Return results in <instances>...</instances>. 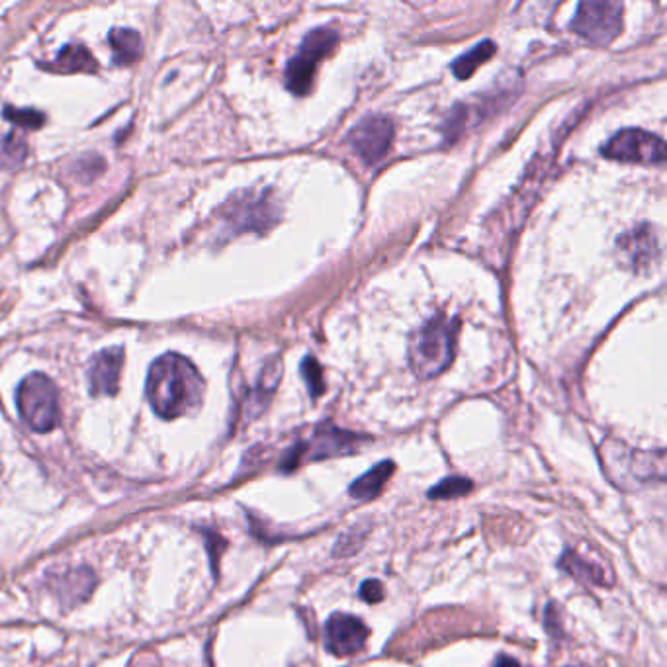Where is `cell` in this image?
<instances>
[{
  "mask_svg": "<svg viewBox=\"0 0 667 667\" xmlns=\"http://www.w3.org/2000/svg\"><path fill=\"white\" fill-rule=\"evenodd\" d=\"M206 382L198 368L178 353L159 356L147 374L145 394L163 419H178L202 407Z\"/></svg>",
  "mask_w": 667,
  "mask_h": 667,
  "instance_id": "6da1fadb",
  "label": "cell"
},
{
  "mask_svg": "<svg viewBox=\"0 0 667 667\" xmlns=\"http://www.w3.org/2000/svg\"><path fill=\"white\" fill-rule=\"evenodd\" d=\"M364 443H368V437L356 435L347 429H339L333 423L325 421L313 427L310 437L298 441L282 454L278 470L282 474H292L306 462L351 456L358 452Z\"/></svg>",
  "mask_w": 667,
  "mask_h": 667,
  "instance_id": "7a4b0ae2",
  "label": "cell"
},
{
  "mask_svg": "<svg viewBox=\"0 0 667 667\" xmlns=\"http://www.w3.org/2000/svg\"><path fill=\"white\" fill-rule=\"evenodd\" d=\"M456 345V329L445 319L437 317L417 329L409 341V366L415 376L429 380L443 374L452 362Z\"/></svg>",
  "mask_w": 667,
  "mask_h": 667,
  "instance_id": "3957f363",
  "label": "cell"
},
{
  "mask_svg": "<svg viewBox=\"0 0 667 667\" xmlns=\"http://www.w3.org/2000/svg\"><path fill=\"white\" fill-rule=\"evenodd\" d=\"M16 405L22 421L36 433H49L59 425V392L51 378L42 372L30 374L22 380Z\"/></svg>",
  "mask_w": 667,
  "mask_h": 667,
  "instance_id": "277c9868",
  "label": "cell"
},
{
  "mask_svg": "<svg viewBox=\"0 0 667 667\" xmlns=\"http://www.w3.org/2000/svg\"><path fill=\"white\" fill-rule=\"evenodd\" d=\"M339 44V34L331 28H315L300 45L298 53L288 61L284 71L286 89L296 96H306L312 90L317 63L325 59L335 45Z\"/></svg>",
  "mask_w": 667,
  "mask_h": 667,
  "instance_id": "5b68a950",
  "label": "cell"
},
{
  "mask_svg": "<svg viewBox=\"0 0 667 667\" xmlns=\"http://www.w3.org/2000/svg\"><path fill=\"white\" fill-rule=\"evenodd\" d=\"M572 30L589 44H611L623 30V4L615 0L581 2L572 20Z\"/></svg>",
  "mask_w": 667,
  "mask_h": 667,
  "instance_id": "8992f818",
  "label": "cell"
},
{
  "mask_svg": "<svg viewBox=\"0 0 667 667\" xmlns=\"http://www.w3.org/2000/svg\"><path fill=\"white\" fill-rule=\"evenodd\" d=\"M601 155L611 161L640 163V165H660L666 161V145L662 137L628 128L613 135L603 147Z\"/></svg>",
  "mask_w": 667,
  "mask_h": 667,
  "instance_id": "52a82bcc",
  "label": "cell"
},
{
  "mask_svg": "<svg viewBox=\"0 0 667 667\" xmlns=\"http://www.w3.org/2000/svg\"><path fill=\"white\" fill-rule=\"evenodd\" d=\"M603 460L609 462H623L624 470L617 474L621 478L619 486L624 488L626 480H632L636 486L646 482H664L666 480V460L664 450L658 452H640V450H628L626 446L619 443H603L601 446Z\"/></svg>",
  "mask_w": 667,
  "mask_h": 667,
  "instance_id": "ba28073f",
  "label": "cell"
},
{
  "mask_svg": "<svg viewBox=\"0 0 667 667\" xmlns=\"http://www.w3.org/2000/svg\"><path fill=\"white\" fill-rule=\"evenodd\" d=\"M368 636V626L349 613H333L323 626V646L337 658H351L362 652Z\"/></svg>",
  "mask_w": 667,
  "mask_h": 667,
  "instance_id": "9c48e42d",
  "label": "cell"
},
{
  "mask_svg": "<svg viewBox=\"0 0 667 667\" xmlns=\"http://www.w3.org/2000/svg\"><path fill=\"white\" fill-rule=\"evenodd\" d=\"M394 124L386 116H368L349 134V145L366 165L380 163L392 145Z\"/></svg>",
  "mask_w": 667,
  "mask_h": 667,
  "instance_id": "30bf717a",
  "label": "cell"
},
{
  "mask_svg": "<svg viewBox=\"0 0 667 667\" xmlns=\"http://www.w3.org/2000/svg\"><path fill=\"white\" fill-rule=\"evenodd\" d=\"M124 366V349L112 347L92 356L87 372L90 394L96 396H116L120 388V374Z\"/></svg>",
  "mask_w": 667,
  "mask_h": 667,
  "instance_id": "8fae6325",
  "label": "cell"
},
{
  "mask_svg": "<svg viewBox=\"0 0 667 667\" xmlns=\"http://www.w3.org/2000/svg\"><path fill=\"white\" fill-rule=\"evenodd\" d=\"M96 585V578L92 574L90 568H77V570H69L67 574H63L61 578L53 583V591L57 593L59 601L67 607L79 605L83 601H87Z\"/></svg>",
  "mask_w": 667,
  "mask_h": 667,
  "instance_id": "7c38bea8",
  "label": "cell"
},
{
  "mask_svg": "<svg viewBox=\"0 0 667 667\" xmlns=\"http://www.w3.org/2000/svg\"><path fill=\"white\" fill-rule=\"evenodd\" d=\"M394 472H396V464L392 460L378 462L374 468H370L360 478H356L355 482L349 486V495L356 501H370L378 497Z\"/></svg>",
  "mask_w": 667,
  "mask_h": 667,
  "instance_id": "4fadbf2b",
  "label": "cell"
},
{
  "mask_svg": "<svg viewBox=\"0 0 667 667\" xmlns=\"http://www.w3.org/2000/svg\"><path fill=\"white\" fill-rule=\"evenodd\" d=\"M619 249L623 251L624 257L634 268L650 265L654 261V255H658V243L654 231H632L623 239H619Z\"/></svg>",
  "mask_w": 667,
  "mask_h": 667,
  "instance_id": "5bb4252c",
  "label": "cell"
},
{
  "mask_svg": "<svg viewBox=\"0 0 667 667\" xmlns=\"http://www.w3.org/2000/svg\"><path fill=\"white\" fill-rule=\"evenodd\" d=\"M558 568L564 570L568 576L578 579L583 585H597V587H607L609 581L605 576V570L597 566L595 562H589L581 558L576 550L566 548L558 560Z\"/></svg>",
  "mask_w": 667,
  "mask_h": 667,
  "instance_id": "9a60e30c",
  "label": "cell"
},
{
  "mask_svg": "<svg viewBox=\"0 0 667 667\" xmlns=\"http://www.w3.org/2000/svg\"><path fill=\"white\" fill-rule=\"evenodd\" d=\"M57 73H94L98 69L94 57L85 45H65L55 61L47 67Z\"/></svg>",
  "mask_w": 667,
  "mask_h": 667,
  "instance_id": "2e32d148",
  "label": "cell"
},
{
  "mask_svg": "<svg viewBox=\"0 0 667 667\" xmlns=\"http://www.w3.org/2000/svg\"><path fill=\"white\" fill-rule=\"evenodd\" d=\"M110 45L114 51V63L118 67L134 65L135 61L141 57V38L135 30L128 28H114L110 32Z\"/></svg>",
  "mask_w": 667,
  "mask_h": 667,
  "instance_id": "e0dca14e",
  "label": "cell"
},
{
  "mask_svg": "<svg viewBox=\"0 0 667 667\" xmlns=\"http://www.w3.org/2000/svg\"><path fill=\"white\" fill-rule=\"evenodd\" d=\"M495 44L493 42H490V40H486V42H482V44L474 45L470 51H466L464 55H460L454 63H452V73L460 79V81H466V79H470L474 73H476V69L480 67V65H484L488 59H490L491 55L495 53Z\"/></svg>",
  "mask_w": 667,
  "mask_h": 667,
  "instance_id": "ac0fdd59",
  "label": "cell"
},
{
  "mask_svg": "<svg viewBox=\"0 0 667 667\" xmlns=\"http://www.w3.org/2000/svg\"><path fill=\"white\" fill-rule=\"evenodd\" d=\"M28 155V145L16 134L0 137V169H18Z\"/></svg>",
  "mask_w": 667,
  "mask_h": 667,
  "instance_id": "d6986e66",
  "label": "cell"
},
{
  "mask_svg": "<svg viewBox=\"0 0 667 667\" xmlns=\"http://www.w3.org/2000/svg\"><path fill=\"white\" fill-rule=\"evenodd\" d=\"M472 490H474V484L468 478L448 476V478H443L437 486H433L431 490L427 491V497L435 499V501H446V499L464 497Z\"/></svg>",
  "mask_w": 667,
  "mask_h": 667,
  "instance_id": "ffe728a7",
  "label": "cell"
},
{
  "mask_svg": "<svg viewBox=\"0 0 667 667\" xmlns=\"http://www.w3.org/2000/svg\"><path fill=\"white\" fill-rule=\"evenodd\" d=\"M4 118L24 130H40L45 124V114L34 108H4Z\"/></svg>",
  "mask_w": 667,
  "mask_h": 667,
  "instance_id": "44dd1931",
  "label": "cell"
},
{
  "mask_svg": "<svg viewBox=\"0 0 667 667\" xmlns=\"http://www.w3.org/2000/svg\"><path fill=\"white\" fill-rule=\"evenodd\" d=\"M302 376L308 384V390L312 398H319L325 392V382H323V368L317 364V360L312 356H306L302 360Z\"/></svg>",
  "mask_w": 667,
  "mask_h": 667,
  "instance_id": "7402d4cb",
  "label": "cell"
},
{
  "mask_svg": "<svg viewBox=\"0 0 667 667\" xmlns=\"http://www.w3.org/2000/svg\"><path fill=\"white\" fill-rule=\"evenodd\" d=\"M364 536H366V531L364 533H358V529H353L349 533L345 534L333 548V556L335 558H349L353 556L356 550L362 546L364 542Z\"/></svg>",
  "mask_w": 667,
  "mask_h": 667,
  "instance_id": "603a6c76",
  "label": "cell"
},
{
  "mask_svg": "<svg viewBox=\"0 0 667 667\" xmlns=\"http://www.w3.org/2000/svg\"><path fill=\"white\" fill-rule=\"evenodd\" d=\"M360 599L370 603V605H378L384 601L386 597V591H384V585L380 579H366L360 583V591H358Z\"/></svg>",
  "mask_w": 667,
  "mask_h": 667,
  "instance_id": "cb8c5ba5",
  "label": "cell"
},
{
  "mask_svg": "<svg viewBox=\"0 0 667 667\" xmlns=\"http://www.w3.org/2000/svg\"><path fill=\"white\" fill-rule=\"evenodd\" d=\"M204 538H206V548L210 552L212 558V570L218 576V560L222 558L223 550L227 548V542L222 534L214 533V531H204Z\"/></svg>",
  "mask_w": 667,
  "mask_h": 667,
  "instance_id": "d4e9b609",
  "label": "cell"
},
{
  "mask_svg": "<svg viewBox=\"0 0 667 667\" xmlns=\"http://www.w3.org/2000/svg\"><path fill=\"white\" fill-rule=\"evenodd\" d=\"M544 626H546V630H548V634H550L552 638H562V636H564L558 609H556V605H552V603L546 607V613H544Z\"/></svg>",
  "mask_w": 667,
  "mask_h": 667,
  "instance_id": "484cf974",
  "label": "cell"
},
{
  "mask_svg": "<svg viewBox=\"0 0 667 667\" xmlns=\"http://www.w3.org/2000/svg\"><path fill=\"white\" fill-rule=\"evenodd\" d=\"M491 667H523L515 658H511V656H505V654H501V656H497V660L493 662V666Z\"/></svg>",
  "mask_w": 667,
  "mask_h": 667,
  "instance_id": "4316f807",
  "label": "cell"
},
{
  "mask_svg": "<svg viewBox=\"0 0 667 667\" xmlns=\"http://www.w3.org/2000/svg\"><path fill=\"white\" fill-rule=\"evenodd\" d=\"M572 667H585V666H572Z\"/></svg>",
  "mask_w": 667,
  "mask_h": 667,
  "instance_id": "83f0119b",
  "label": "cell"
}]
</instances>
